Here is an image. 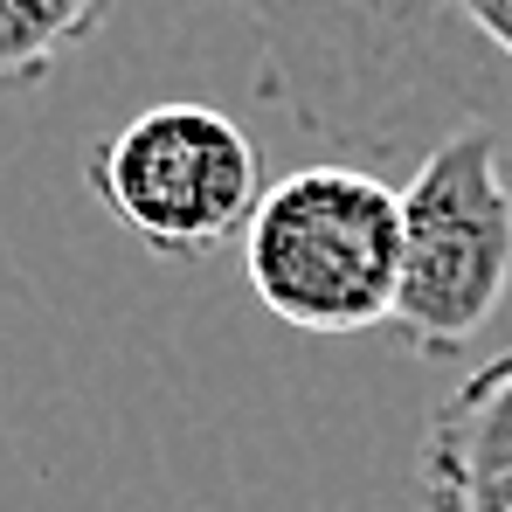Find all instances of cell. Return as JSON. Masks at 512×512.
Wrapping results in <instances>:
<instances>
[{"mask_svg": "<svg viewBox=\"0 0 512 512\" xmlns=\"http://www.w3.org/2000/svg\"><path fill=\"white\" fill-rule=\"evenodd\" d=\"M423 471H464V478L512 471V346L499 360H485V367L429 416Z\"/></svg>", "mask_w": 512, "mask_h": 512, "instance_id": "4", "label": "cell"}, {"mask_svg": "<svg viewBox=\"0 0 512 512\" xmlns=\"http://www.w3.org/2000/svg\"><path fill=\"white\" fill-rule=\"evenodd\" d=\"M111 14V0H0V77L14 90L42 84V70L77 49Z\"/></svg>", "mask_w": 512, "mask_h": 512, "instance_id": "5", "label": "cell"}, {"mask_svg": "<svg viewBox=\"0 0 512 512\" xmlns=\"http://www.w3.org/2000/svg\"><path fill=\"white\" fill-rule=\"evenodd\" d=\"M84 173L97 208L173 263L243 243L270 194L256 139L215 104H153L125 118L90 146Z\"/></svg>", "mask_w": 512, "mask_h": 512, "instance_id": "3", "label": "cell"}, {"mask_svg": "<svg viewBox=\"0 0 512 512\" xmlns=\"http://www.w3.org/2000/svg\"><path fill=\"white\" fill-rule=\"evenodd\" d=\"M250 291L270 319L346 340L395 326L402 305V187L381 173L319 160L270 180L250 236Z\"/></svg>", "mask_w": 512, "mask_h": 512, "instance_id": "1", "label": "cell"}, {"mask_svg": "<svg viewBox=\"0 0 512 512\" xmlns=\"http://www.w3.org/2000/svg\"><path fill=\"white\" fill-rule=\"evenodd\" d=\"M443 7L464 14V21H471V28H478V35L512 63V0H443Z\"/></svg>", "mask_w": 512, "mask_h": 512, "instance_id": "7", "label": "cell"}, {"mask_svg": "<svg viewBox=\"0 0 512 512\" xmlns=\"http://www.w3.org/2000/svg\"><path fill=\"white\" fill-rule=\"evenodd\" d=\"M512 284V180L492 125H457L402 180V305L395 333L416 360L471 346Z\"/></svg>", "mask_w": 512, "mask_h": 512, "instance_id": "2", "label": "cell"}, {"mask_svg": "<svg viewBox=\"0 0 512 512\" xmlns=\"http://www.w3.org/2000/svg\"><path fill=\"white\" fill-rule=\"evenodd\" d=\"M429 512H512V471L464 478V471H423Z\"/></svg>", "mask_w": 512, "mask_h": 512, "instance_id": "6", "label": "cell"}]
</instances>
